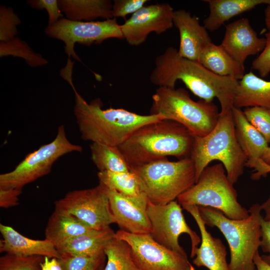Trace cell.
<instances>
[{
	"instance_id": "cell-1",
	"label": "cell",
	"mask_w": 270,
	"mask_h": 270,
	"mask_svg": "<svg viewBox=\"0 0 270 270\" xmlns=\"http://www.w3.org/2000/svg\"><path fill=\"white\" fill-rule=\"evenodd\" d=\"M152 84L158 87L175 88L180 80L200 100L212 102L218 98L220 112L231 110L238 80L218 76L207 70L198 62L180 56L178 50L168 48L155 60V67L150 76Z\"/></svg>"
},
{
	"instance_id": "cell-2",
	"label": "cell",
	"mask_w": 270,
	"mask_h": 270,
	"mask_svg": "<svg viewBox=\"0 0 270 270\" xmlns=\"http://www.w3.org/2000/svg\"><path fill=\"white\" fill-rule=\"evenodd\" d=\"M72 67V64H67L60 75L74 92V114L83 140L119 146L142 126L165 120L160 114L142 115L124 108L102 109L99 98L88 102L74 86Z\"/></svg>"
},
{
	"instance_id": "cell-3",
	"label": "cell",
	"mask_w": 270,
	"mask_h": 270,
	"mask_svg": "<svg viewBox=\"0 0 270 270\" xmlns=\"http://www.w3.org/2000/svg\"><path fill=\"white\" fill-rule=\"evenodd\" d=\"M194 140L183 126L162 120L140 127L118 148L130 168L168 156L190 158Z\"/></svg>"
},
{
	"instance_id": "cell-4",
	"label": "cell",
	"mask_w": 270,
	"mask_h": 270,
	"mask_svg": "<svg viewBox=\"0 0 270 270\" xmlns=\"http://www.w3.org/2000/svg\"><path fill=\"white\" fill-rule=\"evenodd\" d=\"M190 158L194 166L196 182L204 170L214 160L223 164L232 184L237 182L244 172L247 158L236 136L232 110L220 112L217 124L209 134L194 137Z\"/></svg>"
},
{
	"instance_id": "cell-5",
	"label": "cell",
	"mask_w": 270,
	"mask_h": 270,
	"mask_svg": "<svg viewBox=\"0 0 270 270\" xmlns=\"http://www.w3.org/2000/svg\"><path fill=\"white\" fill-rule=\"evenodd\" d=\"M206 226L217 228L227 240L230 253V270H254V257L260 246L261 228L259 204L248 210L250 216L243 220H232L220 211L210 207L198 206Z\"/></svg>"
},
{
	"instance_id": "cell-6",
	"label": "cell",
	"mask_w": 270,
	"mask_h": 270,
	"mask_svg": "<svg viewBox=\"0 0 270 270\" xmlns=\"http://www.w3.org/2000/svg\"><path fill=\"white\" fill-rule=\"evenodd\" d=\"M130 170L136 176L142 192L155 204L174 200L196 182L194 166L190 157L177 161L166 158Z\"/></svg>"
},
{
	"instance_id": "cell-7",
	"label": "cell",
	"mask_w": 270,
	"mask_h": 270,
	"mask_svg": "<svg viewBox=\"0 0 270 270\" xmlns=\"http://www.w3.org/2000/svg\"><path fill=\"white\" fill-rule=\"evenodd\" d=\"M150 114L178 122L194 137H202L216 126L220 115L212 102L192 100L183 88L158 87L152 96Z\"/></svg>"
},
{
	"instance_id": "cell-8",
	"label": "cell",
	"mask_w": 270,
	"mask_h": 270,
	"mask_svg": "<svg viewBox=\"0 0 270 270\" xmlns=\"http://www.w3.org/2000/svg\"><path fill=\"white\" fill-rule=\"evenodd\" d=\"M177 200L182 206L214 208L232 220H243L250 216L248 210L238 202L236 191L221 162L206 166L196 184Z\"/></svg>"
},
{
	"instance_id": "cell-9",
	"label": "cell",
	"mask_w": 270,
	"mask_h": 270,
	"mask_svg": "<svg viewBox=\"0 0 270 270\" xmlns=\"http://www.w3.org/2000/svg\"><path fill=\"white\" fill-rule=\"evenodd\" d=\"M82 151V146L68 140L64 127L61 125L52 141L28 154L12 171L0 175V188L22 189L26 185L48 174L54 163L61 156Z\"/></svg>"
},
{
	"instance_id": "cell-10",
	"label": "cell",
	"mask_w": 270,
	"mask_h": 270,
	"mask_svg": "<svg viewBox=\"0 0 270 270\" xmlns=\"http://www.w3.org/2000/svg\"><path fill=\"white\" fill-rule=\"evenodd\" d=\"M54 210L74 216L90 228L102 230L115 223L108 189L99 183L95 187L68 192L54 202Z\"/></svg>"
},
{
	"instance_id": "cell-11",
	"label": "cell",
	"mask_w": 270,
	"mask_h": 270,
	"mask_svg": "<svg viewBox=\"0 0 270 270\" xmlns=\"http://www.w3.org/2000/svg\"><path fill=\"white\" fill-rule=\"evenodd\" d=\"M147 214L149 218L152 238L163 246L187 256L178 242L182 234H188L190 238V258L194 257L196 250L201 238L186 222L180 204L176 200L166 204H155L148 202Z\"/></svg>"
},
{
	"instance_id": "cell-12",
	"label": "cell",
	"mask_w": 270,
	"mask_h": 270,
	"mask_svg": "<svg viewBox=\"0 0 270 270\" xmlns=\"http://www.w3.org/2000/svg\"><path fill=\"white\" fill-rule=\"evenodd\" d=\"M45 32L50 37L63 41L69 58L72 56L78 60L80 59L74 50L76 43L89 46L108 38L124 39L120 24L116 18L86 22L62 18L54 24L48 25Z\"/></svg>"
},
{
	"instance_id": "cell-13",
	"label": "cell",
	"mask_w": 270,
	"mask_h": 270,
	"mask_svg": "<svg viewBox=\"0 0 270 270\" xmlns=\"http://www.w3.org/2000/svg\"><path fill=\"white\" fill-rule=\"evenodd\" d=\"M116 236L128 244L141 270H195L187 256L160 244L150 234H134L120 230Z\"/></svg>"
},
{
	"instance_id": "cell-14",
	"label": "cell",
	"mask_w": 270,
	"mask_h": 270,
	"mask_svg": "<svg viewBox=\"0 0 270 270\" xmlns=\"http://www.w3.org/2000/svg\"><path fill=\"white\" fill-rule=\"evenodd\" d=\"M174 12L168 3L144 6L120 24L124 39L130 45L137 46L151 32L160 34L166 32L174 26Z\"/></svg>"
},
{
	"instance_id": "cell-15",
	"label": "cell",
	"mask_w": 270,
	"mask_h": 270,
	"mask_svg": "<svg viewBox=\"0 0 270 270\" xmlns=\"http://www.w3.org/2000/svg\"><path fill=\"white\" fill-rule=\"evenodd\" d=\"M108 196L115 224L120 230L134 234H150L151 224L147 214L148 200L144 194L129 196L108 189Z\"/></svg>"
},
{
	"instance_id": "cell-16",
	"label": "cell",
	"mask_w": 270,
	"mask_h": 270,
	"mask_svg": "<svg viewBox=\"0 0 270 270\" xmlns=\"http://www.w3.org/2000/svg\"><path fill=\"white\" fill-rule=\"evenodd\" d=\"M266 43V38L258 37L248 20L242 18L226 26L220 45L235 60L244 65L248 56L263 50Z\"/></svg>"
},
{
	"instance_id": "cell-17",
	"label": "cell",
	"mask_w": 270,
	"mask_h": 270,
	"mask_svg": "<svg viewBox=\"0 0 270 270\" xmlns=\"http://www.w3.org/2000/svg\"><path fill=\"white\" fill-rule=\"evenodd\" d=\"M173 24L180 34L179 55L198 62L202 51L212 42L207 29L200 24L197 17L183 9L174 10Z\"/></svg>"
},
{
	"instance_id": "cell-18",
	"label": "cell",
	"mask_w": 270,
	"mask_h": 270,
	"mask_svg": "<svg viewBox=\"0 0 270 270\" xmlns=\"http://www.w3.org/2000/svg\"><path fill=\"white\" fill-rule=\"evenodd\" d=\"M182 206L194 218L200 233V245L196 250L193 264L198 267L204 266L209 270H230L226 258V247L220 239L212 236L207 230L200 214L198 206Z\"/></svg>"
},
{
	"instance_id": "cell-19",
	"label": "cell",
	"mask_w": 270,
	"mask_h": 270,
	"mask_svg": "<svg viewBox=\"0 0 270 270\" xmlns=\"http://www.w3.org/2000/svg\"><path fill=\"white\" fill-rule=\"evenodd\" d=\"M237 140L247 158L246 166L256 172L261 159L269 146L262 136L247 120L243 111L234 106L232 109Z\"/></svg>"
},
{
	"instance_id": "cell-20",
	"label": "cell",
	"mask_w": 270,
	"mask_h": 270,
	"mask_svg": "<svg viewBox=\"0 0 270 270\" xmlns=\"http://www.w3.org/2000/svg\"><path fill=\"white\" fill-rule=\"evenodd\" d=\"M2 240L0 242V252L24 256H40L60 259L61 254L54 244L45 238L33 240L20 234L12 227L0 224Z\"/></svg>"
},
{
	"instance_id": "cell-21",
	"label": "cell",
	"mask_w": 270,
	"mask_h": 270,
	"mask_svg": "<svg viewBox=\"0 0 270 270\" xmlns=\"http://www.w3.org/2000/svg\"><path fill=\"white\" fill-rule=\"evenodd\" d=\"M110 228L94 232L71 238L56 246L61 256H98L104 254L108 242L115 236Z\"/></svg>"
},
{
	"instance_id": "cell-22",
	"label": "cell",
	"mask_w": 270,
	"mask_h": 270,
	"mask_svg": "<svg viewBox=\"0 0 270 270\" xmlns=\"http://www.w3.org/2000/svg\"><path fill=\"white\" fill-rule=\"evenodd\" d=\"M238 108L260 106L270 109V81L250 72L238 80L234 100Z\"/></svg>"
},
{
	"instance_id": "cell-23",
	"label": "cell",
	"mask_w": 270,
	"mask_h": 270,
	"mask_svg": "<svg viewBox=\"0 0 270 270\" xmlns=\"http://www.w3.org/2000/svg\"><path fill=\"white\" fill-rule=\"evenodd\" d=\"M210 14L204 20V26L210 31L219 28L231 18L250 10L262 4H270V0H206Z\"/></svg>"
},
{
	"instance_id": "cell-24",
	"label": "cell",
	"mask_w": 270,
	"mask_h": 270,
	"mask_svg": "<svg viewBox=\"0 0 270 270\" xmlns=\"http://www.w3.org/2000/svg\"><path fill=\"white\" fill-rule=\"evenodd\" d=\"M198 62L211 72L221 76L240 80L244 66L235 60L221 46L210 43L201 52Z\"/></svg>"
},
{
	"instance_id": "cell-25",
	"label": "cell",
	"mask_w": 270,
	"mask_h": 270,
	"mask_svg": "<svg viewBox=\"0 0 270 270\" xmlns=\"http://www.w3.org/2000/svg\"><path fill=\"white\" fill-rule=\"evenodd\" d=\"M94 230L74 216L54 210L46 226L45 236L56 248L71 238Z\"/></svg>"
},
{
	"instance_id": "cell-26",
	"label": "cell",
	"mask_w": 270,
	"mask_h": 270,
	"mask_svg": "<svg viewBox=\"0 0 270 270\" xmlns=\"http://www.w3.org/2000/svg\"><path fill=\"white\" fill-rule=\"evenodd\" d=\"M58 3L60 10L70 20H92L99 18L106 20L114 18L112 4L110 0H61Z\"/></svg>"
},
{
	"instance_id": "cell-27",
	"label": "cell",
	"mask_w": 270,
	"mask_h": 270,
	"mask_svg": "<svg viewBox=\"0 0 270 270\" xmlns=\"http://www.w3.org/2000/svg\"><path fill=\"white\" fill-rule=\"evenodd\" d=\"M91 158L98 172H130V166L118 146L92 142L90 146Z\"/></svg>"
},
{
	"instance_id": "cell-28",
	"label": "cell",
	"mask_w": 270,
	"mask_h": 270,
	"mask_svg": "<svg viewBox=\"0 0 270 270\" xmlns=\"http://www.w3.org/2000/svg\"><path fill=\"white\" fill-rule=\"evenodd\" d=\"M107 262L103 270H141L132 256L130 246L115 236L104 250Z\"/></svg>"
},
{
	"instance_id": "cell-29",
	"label": "cell",
	"mask_w": 270,
	"mask_h": 270,
	"mask_svg": "<svg viewBox=\"0 0 270 270\" xmlns=\"http://www.w3.org/2000/svg\"><path fill=\"white\" fill-rule=\"evenodd\" d=\"M99 183L108 189L115 190L122 194L136 196L142 193L136 175L131 171L128 172H98Z\"/></svg>"
},
{
	"instance_id": "cell-30",
	"label": "cell",
	"mask_w": 270,
	"mask_h": 270,
	"mask_svg": "<svg viewBox=\"0 0 270 270\" xmlns=\"http://www.w3.org/2000/svg\"><path fill=\"white\" fill-rule=\"evenodd\" d=\"M0 55L1 57L12 55L22 58L32 66H38L47 63L40 55L34 52L25 42L16 37L8 41L0 42Z\"/></svg>"
},
{
	"instance_id": "cell-31",
	"label": "cell",
	"mask_w": 270,
	"mask_h": 270,
	"mask_svg": "<svg viewBox=\"0 0 270 270\" xmlns=\"http://www.w3.org/2000/svg\"><path fill=\"white\" fill-rule=\"evenodd\" d=\"M105 256L62 255L58 260L62 270H103Z\"/></svg>"
},
{
	"instance_id": "cell-32",
	"label": "cell",
	"mask_w": 270,
	"mask_h": 270,
	"mask_svg": "<svg viewBox=\"0 0 270 270\" xmlns=\"http://www.w3.org/2000/svg\"><path fill=\"white\" fill-rule=\"evenodd\" d=\"M44 258L6 254L0 258V270H41Z\"/></svg>"
},
{
	"instance_id": "cell-33",
	"label": "cell",
	"mask_w": 270,
	"mask_h": 270,
	"mask_svg": "<svg viewBox=\"0 0 270 270\" xmlns=\"http://www.w3.org/2000/svg\"><path fill=\"white\" fill-rule=\"evenodd\" d=\"M248 122L258 131L270 144V109L252 106L246 108L243 111Z\"/></svg>"
},
{
	"instance_id": "cell-34",
	"label": "cell",
	"mask_w": 270,
	"mask_h": 270,
	"mask_svg": "<svg viewBox=\"0 0 270 270\" xmlns=\"http://www.w3.org/2000/svg\"><path fill=\"white\" fill-rule=\"evenodd\" d=\"M0 42H7L15 37L17 33L16 26L20 21L10 8L4 6L0 7Z\"/></svg>"
},
{
	"instance_id": "cell-35",
	"label": "cell",
	"mask_w": 270,
	"mask_h": 270,
	"mask_svg": "<svg viewBox=\"0 0 270 270\" xmlns=\"http://www.w3.org/2000/svg\"><path fill=\"white\" fill-rule=\"evenodd\" d=\"M147 2V0H115L112 8L113 17L125 18L128 15L132 14L144 6Z\"/></svg>"
},
{
	"instance_id": "cell-36",
	"label": "cell",
	"mask_w": 270,
	"mask_h": 270,
	"mask_svg": "<svg viewBox=\"0 0 270 270\" xmlns=\"http://www.w3.org/2000/svg\"><path fill=\"white\" fill-rule=\"evenodd\" d=\"M266 43L263 50L252 62V68L256 70L262 78L270 73V32L265 34Z\"/></svg>"
},
{
	"instance_id": "cell-37",
	"label": "cell",
	"mask_w": 270,
	"mask_h": 270,
	"mask_svg": "<svg viewBox=\"0 0 270 270\" xmlns=\"http://www.w3.org/2000/svg\"><path fill=\"white\" fill-rule=\"evenodd\" d=\"M28 3L32 8L38 9L44 8L48 14V25L56 23L62 17L60 9L56 0H32Z\"/></svg>"
},
{
	"instance_id": "cell-38",
	"label": "cell",
	"mask_w": 270,
	"mask_h": 270,
	"mask_svg": "<svg viewBox=\"0 0 270 270\" xmlns=\"http://www.w3.org/2000/svg\"><path fill=\"white\" fill-rule=\"evenodd\" d=\"M261 228V242L260 247L263 252L268 254L262 255V258L270 264V220H266L261 215L260 218Z\"/></svg>"
},
{
	"instance_id": "cell-39",
	"label": "cell",
	"mask_w": 270,
	"mask_h": 270,
	"mask_svg": "<svg viewBox=\"0 0 270 270\" xmlns=\"http://www.w3.org/2000/svg\"><path fill=\"white\" fill-rule=\"evenodd\" d=\"M22 192V189L0 188V206L6 208L18 205Z\"/></svg>"
},
{
	"instance_id": "cell-40",
	"label": "cell",
	"mask_w": 270,
	"mask_h": 270,
	"mask_svg": "<svg viewBox=\"0 0 270 270\" xmlns=\"http://www.w3.org/2000/svg\"><path fill=\"white\" fill-rule=\"evenodd\" d=\"M270 172V146L261 159V163L258 170L254 172L251 178L254 180H258L261 177H265Z\"/></svg>"
},
{
	"instance_id": "cell-41",
	"label": "cell",
	"mask_w": 270,
	"mask_h": 270,
	"mask_svg": "<svg viewBox=\"0 0 270 270\" xmlns=\"http://www.w3.org/2000/svg\"><path fill=\"white\" fill-rule=\"evenodd\" d=\"M41 270H62L58 258L44 256L40 264Z\"/></svg>"
},
{
	"instance_id": "cell-42",
	"label": "cell",
	"mask_w": 270,
	"mask_h": 270,
	"mask_svg": "<svg viewBox=\"0 0 270 270\" xmlns=\"http://www.w3.org/2000/svg\"><path fill=\"white\" fill-rule=\"evenodd\" d=\"M254 262L256 270H270V264L265 262L261 258L258 250L254 257Z\"/></svg>"
},
{
	"instance_id": "cell-43",
	"label": "cell",
	"mask_w": 270,
	"mask_h": 270,
	"mask_svg": "<svg viewBox=\"0 0 270 270\" xmlns=\"http://www.w3.org/2000/svg\"><path fill=\"white\" fill-rule=\"evenodd\" d=\"M260 206L262 210H264L265 212L264 218L266 220H270V195L268 199Z\"/></svg>"
},
{
	"instance_id": "cell-44",
	"label": "cell",
	"mask_w": 270,
	"mask_h": 270,
	"mask_svg": "<svg viewBox=\"0 0 270 270\" xmlns=\"http://www.w3.org/2000/svg\"><path fill=\"white\" fill-rule=\"evenodd\" d=\"M264 12L265 24L268 31L270 32V4L267 5Z\"/></svg>"
},
{
	"instance_id": "cell-45",
	"label": "cell",
	"mask_w": 270,
	"mask_h": 270,
	"mask_svg": "<svg viewBox=\"0 0 270 270\" xmlns=\"http://www.w3.org/2000/svg\"><path fill=\"white\" fill-rule=\"evenodd\" d=\"M256 270V269H255V270Z\"/></svg>"
}]
</instances>
